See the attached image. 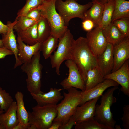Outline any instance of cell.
<instances>
[{
  "mask_svg": "<svg viewBox=\"0 0 129 129\" xmlns=\"http://www.w3.org/2000/svg\"><path fill=\"white\" fill-rule=\"evenodd\" d=\"M40 51L38 52L29 62L22 64L21 67L22 71L27 75L26 80L27 88L30 94L43 92L41 90L43 66L40 62Z\"/></svg>",
  "mask_w": 129,
  "mask_h": 129,
  "instance_id": "4",
  "label": "cell"
},
{
  "mask_svg": "<svg viewBox=\"0 0 129 129\" xmlns=\"http://www.w3.org/2000/svg\"><path fill=\"white\" fill-rule=\"evenodd\" d=\"M123 113L121 119L122 125L125 129H129V105H124L123 108Z\"/></svg>",
  "mask_w": 129,
  "mask_h": 129,
  "instance_id": "34",
  "label": "cell"
},
{
  "mask_svg": "<svg viewBox=\"0 0 129 129\" xmlns=\"http://www.w3.org/2000/svg\"><path fill=\"white\" fill-rule=\"evenodd\" d=\"M0 129H4L3 127L0 125Z\"/></svg>",
  "mask_w": 129,
  "mask_h": 129,
  "instance_id": "45",
  "label": "cell"
},
{
  "mask_svg": "<svg viewBox=\"0 0 129 129\" xmlns=\"http://www.w3.org/2000/svg\"><path fill=\"white\" fill-rule=\"evenodd\" d=\"M56 0H43L37 8L40 11L41 16L46 18L51 29V35L59 39L61 38L68 29L55 7Z\"/></svg>",
  "mask_w": 129,
  "mask_h": 129,
  "instance_id": "3",
  "label": "cell"
},
{
  "mask_svg": "<svg viewBox=\"0 0 129 129\" xmlns=\"http://www.w3.org/2000/svg\"><path fill=\"white\" fill-rule=\"evenodd\" d=\"M115 129H121V128L119 125H116L114 126Z\"/></svg>",
  "mask_w": 129,
  "mask_h": 129,
  "instance_id": "43",
  "label": "cell"
},
{
  "mask_svg": "<svg viewBox=\"0 0 129 129\" xmlns=\"http://www.w3.org/2000/svg\"><path fill=\"white\" fill-rule=\"evenodd\" d=\"M56 105H37L32 107V112L28 111L29 124L34 125L37 129H48L57 115Z\"/></svg>",
  "mask_w": 129,
  "mask_h": 129,
  "instance_id": "6",
  "label": "cell"
},
{
  "mask_svg": "<svg viewBox=\"0 0 129 129\" xmlns=\"http://www.w3.org/2000/svg\"><path fill=\"white\" fill-rule=\"evenodd\" d=\"M75 0L76 1H79V0ZM91 1H93V0H91Z\"/></svg>",
  "mask_w": 129,
  "mask_h": 129,
  "instance_id": "47",
  "label": "cell"
},
{
  "mask_svg": "<svg viewBox=\"0 0 129 129\" xmlns=\"http://www.w3.org/2000/svg\"><path fill=\"white\" fill-rule=\"evenodd\" d=\"M103 4H104L106 3L108 0H97Z\"/></svg>",
  "mask_w": 129,
  "mask_h": 129,
  "instance_id": "42",
  "label": "cell"
},
{
  "mask_svg": "<svg viewBox=\"0 0 129 129\" xmlns=\"http://www.w3.org/2000/svg\"><path fill=\"white\" fill-rule=\"evenodd\" d=\"M37 22L24 30L17 32V35L22 41L27 45H32L38 42Z\"/></svg>",
  "mask_w": 129,
  "mask_h": 129,
  "instance_id": "24",
  "label": "cell"
},
{
  "mask_svg": "<svg viewBox=\"0 0 129 129\" xmlns=\"http://www.w3.org/2000/svg\"><path fill=\"white\" fill-rule=\"evenodd\" d=\"M82 27L84 30L87 32L91 30L95 27L94 22L88 19H85L82 21Z\"/></svg>",
  "mask_w": 129,
  "mask_h": 129,
  "instance_id": "36",
  "label": "cell"
},
{
  "mask_svg": "<svg viewBox=\"0 0 129 129\" xmlns=\"http://www.w3.org/2000/svg\"><path fill=\"white\" fill-rule=\"evenodd\" d=\"M119 85L113 80L105 79L102 82L89 90L86 91H82V99L80 105L88 101L100 97L104 91L108 88L111 87L118 86Z\"/></svg>",
  "mask_w": 129,
  "mask_h": 129,
  "instance_id": "16",
  "label": "cell"
},
{
  "mask_svg": "<svg viewBox=\"0 0 129 129\" xmlns=\"http://www.w3.org/2000/svg\"><path fill=\"white\" fill-rule=\"evenodd\" d=\"M43 0H26L24 5L18 12L16 17L24 16L32 10L37 8L41 4Z\"/></svg>",
  "mask_w": 129,
  "mask_h": 129,
  "instance_id": "32",
  "label": "cell"
},
{
  "mask_svg": "<svg viewBox=\"0 0 129 129\" xmlns=\"http://www.w3.org/2000/svg\"><path fill=\"white\" fill-rule=\"evenodd\" d=\"M3 47L2 41V39H0V48Z\"/></svg>",
  "mask_w": 129,
  "mask_h": 129,
  "instance_id": "44",
  "label": "cell"
},
{
  "mask_svg": "<svg viewBox=\"0 0 129 129\" xmlns=\"http://www.w3.org/2000/svg\"><path fill=\"white\" fill-rule=\"evenodd\" d=\"M118 86L113 87L101 96L100 104H96L94 118L99 123L115 129L116 123L114 119L111 110V106L116 103L117 99L113 96Z\"/></svg>",
  "mask_w": 129,
  "mask_h": 129,
  "instance_id": "5",
  "label": "cell"
},
{
  "mask_svg": "<svg viewBox=\"0 0 129 129\" xmlns=\"http://www.w3.org/2000/svg\"><path fill=\"white\" fill-rule=\"evenodd\" d=\"M23 16L37 21H38L42 16L40 10L37 8L32 10Z\"/></svg>",
  "mask_w": 129,
  "mask_h": 129,
  "instance_id": "35",
  "label": "cell"
},
{
  "mask_svg": "<svg viewBox=\"0 0 129 129\" xmlns=\"http://www.w3.org/2000/svg\"><path fill=\"white\" fill-rule=\"evenodd\" d=\"M114 65L111 72L120 68L129 59V38L124 37L118 44L113 46Z\"/></svg>",
  "mask_w": 129,
  "mask_h": 129,
  "instance_id": "12",
  "label": "cell"
},
{
  "mask_svg": "<svg viewBox=\"0 0 129 129\" xmlns=\"http://www.w3.org/2000/svg\"><path fill=\"white\" fill-rule=\"evenodd\" d=\"M65 64L69 69L68 77L60 83L63 89L67 90L74 87L84 91L85 89V83L83 80L76 64L72 60L68 59Z\"/></svg>",
  "mask_w": 129,
  "mask_h": 129,
  "instance_id": "9",
  "label": "cell"
},
{
  "mask_svg": "<svg viewBox=\"0 0 129 129\" xmlns=\"http://www.w3.org/2000/svg\"><path fill=\"white\" fill-rule=\"evenodd\" d=\"M105 79L97 67L89 69L87 71L85 83V89L86 91L102 82Z\"/></svg>",
  "mask_w": 129,
  "mask_h": 129,
  "instance_id": "23",
  "label": "cell"
},
{
  "mask_svg": "<svg viewBox=\"0 0 129 129\" xmlns=\"http://www.w3.org/2000/svg\"><path fill=\"white\" fill-rule=\"evenodd\" d=\"M14 97L17 104L16 112L19 122L28 128L30 125L29 123L28 111L25 106L23 94L21 91H17Z\"/></svg>",
  "mask_w": 129,
  "mask_h": 129,
  "instance_id": "21",
  "label": "cell"
},
{
  "mask_svg": "<svg viewBox=\"0 0 129 129\" xmlns=\"http://www.w3.org/2000/svg\"><path fill=\"white\" fill-rule=\"evenodd\" d=\"M102 31L108 43L113 46L119 43L125 37L112 22L102 29Z\"/></svg>",
  "mask_w": 129,
  "mask_h": 129,
  "instance_id": "22",
  "label": "cell"
},
{
  "mask_svg": "<svg viewBox=\"0 0 129 129\" xmlns=\"http://www.w3.org/2000/svg\"><path fill=\"white\" fill-rule=\"evenodd\" d=\"M13 55V53L6 48L3 47L0 48V59L4 58L8 55Z\"/></svg>",
  "mask_w": 129,
  "mask_h": 129,
  "instance_id": "38",
  "label": "cell"
},
{
  "mask_svg": "<svg viewBox=\"0 0 129 129\" xmlns=\"http://www.w3.org/2000/svg\"><path fill=\"white\" fill-rule=\"evenodd\" d=\"M16 110V102L14 101L6 111L0 114V125L4 129H13L19 123Z\"/></svg>",
  "mask_w": 129,
  "mask_h": 129,
  "instance_id": "19",
  "label": "cell"
},
{
  "mask_svg": "<svg viewBox=\"0 0 129 129\" xmlns=\"http://www.w3.org/2000/svg\"><path fill=\"white\" fill-rule=\"evenodd\" d=\"M115 5V0H108L107 2L104 4L102 18L98 26L103 29L112 22Z\"/></svg>",
  "mask_w": 129,
  "mask_h": 129,
  "instance_id": "27",
  "label": "cell"
},
{
  "mask_svg": "<svg viewBox=\"0 0 129 129\" xmlns=\"http://www.w3.org/2000/svg\"><path fill=\"white\" fill-rule=\"evenodd\" d=\"M17 21L16 19L13 22L9 21L7 22V24L8 27V30L6 34L2 35V39L3 47L12 51L15 56L16 62L14 69L22 65L18 59V44L13 29V27Z\"/></svg>",
  "mask_w": 129,
  "mask_h": 129,
  "instance_id": "13",
  "label": "cell"
},
{
  "mask_svg": "<svg viewBox=\"0 0 129 129\" xmlns=\"http://www.w3.org/2000/svg\"><path fill=\"white\" fill-rule=\"evenodd\" d=\"M77 124L75 118L72 116L68 122L65 124H62L59 129H71L74 125H75Z\"/></svg>",
  "mask_w": 129,
  "mask_h": 129,
  "instance_id": "37",
  "label": "cell"
},
{
  "mask_svg": "<svg viewBox=\"0 0 129 129\" xmlns=\"http://www.w3.org/2000/svg\"><path fill=\"white\" fill-rule=\"evenodd\" d=\"M63 89L51 88L48 92L38 94H30L36 102L37 105L43 106L49 104L57 105L63 98L61 91Z\"/></svg>",
  "mask_w": 129,
  "mask_h": 129,
  "instance_id": "15",
  "label": "cell"
},
{
  "mask_svg": "<svg viewBox=\"0 0 129 129\" xmlns=\"http://www.w3.org/2000/svg\"><path fill=\"white\" fill-rule=\"evenodd\" d=\"M28 127L19 123L16 125L13 128V129H27Z\"/></svg>",
  "mask_w": 129,
  "mask_h": 129,
  "instance_id": "41",
  "label": "cell"
},
{
  "mask_svg": "<svg viewBox=\"0 0 129 129\" xmlns=\"http://www.w3.org/2000/svg\"><path fill=\"white\" fill-rule=\"evenodd\" d=\"M8 26L3 24L0 20V34L4 35L6 34L8 30Z\"/></svg>",
  "mask_w": 129,
  "mask_h": 129,
  "instance_id": "39",
  "label": "cell"
},
{
  "mask_svg": "<svg viewBox=\"0 0 129 129\" xmlns=\"http://www.w3.org/2000/svg\"><path fill=\"white\" fill-rule=\"evenodd\" d=\"M59 39L51 35L41 43L40 50L45 59H47L52 55L57 47Z\"/></svg>",
  "mask_w": 129,
  "mask_h": 129,
  "instance_id": "26",
  "label": "cell"
},
{
  "mask_svg": "<svg viewBox=\"0 0 129 129\" xmlns=\"http://www.w3.org/2000/svg\"><path fill=\"white\" fill-rule=\"evenodd\" d=\"M112 22L125 37L129 38V18L117 19Z\"/></svg>",
  "mask_w": 129,
  "mask_h": 129,
  "instance_id": "33",
  "label": "cell"
},
{
  "mask_svg": "<svg viewBox=\"0 0 129 129\" xmlns=\"http://www.w3.org/2000/svg\"><path fill=\"white\" fill-rule=\"evenodd\" d=\"M38 42L42 43L51 35V29L46 19L42 16L38 20L37 24Z\"/></svg>",
  "mask_w": 129,
  "mask_h": 129,
  "instance_id": "28",
  "label": "cell"
},
{
  "mask_svg": "<svg viewBox=\"0 0 129 129\" xmlns=\"http://www.w3.org/2000/svg\"><path fill=\"white\" fill-rule=\"evenodd\" d=\"M69 59L76 64L85 83L88 70L97 67V57L90 49L86 37L81 36L76 40L73 39Z\"/></svg>",
  "mask_w": 129,
  "mask_h": 129,
  "instance_id": "1",
  "label": "cell"
},
{
  "mask_svg": "<svg viewBox=\"0 0 129 129\" xmlns=\"http://www.w3.org/2000/svg\"><path fill=\"white\" fill-rule=\"evenodd\" d=\"M113 47L112 45L108 43L103 52L97 57V68L104 77L110 73L113 69Z\"/></svg>",
  "mask_w": 129,
  "mask_h": 129,
  "instance_id": "14",
  "label": "cell"
},
{
  "mask_svg": "<svg viewBox=\"0 0 129 129\" xmlns=\"http://www.w3.org/2000/svg\"><path fill=\"white\" fill-rule=\"evenodd\" d=\"M86 38L90 49L96 57L103 52L108 44L103 35L102 28L99 26L87 32Z\"/></svg>",
  "mask_w": 129,
  "mask_h": 129,
  "instance_id": "10",
  "label": "cell"
},
{
  "mask_svg": "<svg viewBox=\"0 0 129 129\" xmlns=\"http://www.w3.org/2000/svg\"><path fill=\"white\" fill-rule=\"evenodd\" d=\"M100 97L88 101L76 108L72 116L77 124L94 118L96 103Z\"/></svg>",
  "mask_w": 129,
  "mask_h": 129,
  "instance_id": "17",
  "label": "cell"
},
{
  "mask_svg": "<svg viewBox=\"0 0 129 129\" xmlns=\"http://www.w3.org/2000/svg\"><path fill=\"white\" fill-rule=\"evenodd\" d=\"M13 101L9 94L0 87V110L5 112Z\"/></svg>",
  "mask_w": 129,
  "mask_h": 129,
  "instance_id": "31",
  "label": "cell"
},
{
  "mask_svg": "<svg viewBox=\"0 0 129 129\" xmlns=\"http://www.w3.org/2000/svg\"><path fill=\"white\" fill-rule=\"evenodd\" d=\"M17 22L13 27V29L17 32L24 30L38 22L24 16L16 17Z\"/></svg>",
  "mask_w": 129,
  "mask_h": 129,
  "instance_id": "30",
  "label": "cell"
},
{
  "mask_svg": "<svg viewBox=\"0 0 129 129\" xmlns=\"http://www.w3.org/2000/svg\"><path fill=\"white\" fill-rule=\"evenodd\" d=\"M92 4V1L82 5L75 0H56L55 7L65 25L68 26L70 21L73 18H79L82 21L84 20L85 13Z\"/></svg>",
  "mask_w": 129,
  "mask_h": 129,
  "instance_id": "7",
  "label": "cell"
},
{
  "mask_svg": "<svg viewBox=\"0 0 129 129\" xmlns=\"http://www.w3.org/2000/svg\"><path fill=\"white\" fill-rule=\"evenodd\" d=\"M73 36L68 29L64 35L59 39L57 48L50 57L52 67L56 69L57 75H60V68L62 63L70 59V51Z\"/></svg>",
  "mask_w": 129,
  "mask_h": 129,
  "instance_id": "8",
  "label": "cell"
},
{
  "mask_svg": "<svg viewBox=\"0 0 129 129\" xmlns=\"http://www.w3.org/2000/svg\"><path fill=\"white\" fill-rule=\"evenodd\" d=\"M4 112V111L0 110V114Z\"/></svg>",
  "mask_w": 129,
  "mask_h": 129,
  "instance_id": "46",
  "label": "cell"
},
{
  "mask_svg": "<svg viewBox=\"0 0 129 129\" xmlns=\"http://www.w3.org/2000/svg\"><path fill=\"white\" fill-rule=\"evenodd\" d=\"M75 129H112L111 128L101 123L94 118L77 123Z\"/></svg>",
  "mask_w": 129,
  "mask_h": 129,
  "instance_id": "29",
  "label": "cell"
},
{
  "mask_svg": "<svg viewBox=\"0 0 129 129\" xmlns=\"http://www.w3.org/2000/svg\"><path fill=\"white\" fill-rule=\"evenodd\" d=\"M63 92L64 99L56 105L57 115L54 121L61 122L65 124L74 114L76 108L80 105L82 98V91L74 87Z\"/></svg>",
  "mask_w": 129,
  "mask_h": 129,
  "instance_id": "2",
  "label": "cell"
},
{
  "mask_svg": "<svg viewBox=\"0 0 129 129\" xmlns=\"http://www.w3.org/2000/svg\"><path fill=\"white\" fill-rule=\"evenodd\" d=\"M115 7L112 22L117 19L129 18V1L125 0H115Z\"/></svg>",
  "mask_w": 129,
  "mask_h": 129,
  "instance_id": "25",
  "label": "cell"
},
{
  "mask_svg": "<svg viewBox=\"0 0 129 129\" xmlns=\"http://www.w3.org/2000/svg\"><path fill=\"white\" fill-rule=\"evenodd\" d=\"M62 124L61 122L53 121L48 129H59Z\"/></svg>",
  "mask_w": 129,
  "mask_h": 129,
  "instance_id": "40",
  "label": "cell"
},
{
  "mask_svg": "<svg viewBox=\"0 0 129 129\" xmlns=\"http://www.w3.org/2000/svg\"><path fill=\"white\" fill-rule=\"evenodd\" d=\"M104 79L113 80L121 86V91L129 96V60L117 70L104 76Z\"/></svg>",
  "mask_w": 129,
  "mask_h": 129,
  "instance_id": "11",
  "label": "cell"
},
{
  "mask_svg": "<svg viewBox=\"0 0 129 129\" xmlns=\"http://www.w3.org/2000/svg\"><path fill=\"white\" fill-rule=\"evenodd\" d=\"M92 2V6L84 13V19H88L92 21L94 23L96 27L98 26L101 20L104 4L97 0H94Z\"/></svg>",
  "mask_w": 129,
  "mask_h": 129,
  "instance_id": "20",
  "label": "cell"
},
{
  "mask_svg": "<svg viewBox=\"0 0 129 129\" xmlns=\"http://www.w3.org/2000/svg\"><path fill=\"white\" fill-rule=\"evenodd\" d=\"M18 59L22 64L29 62L33 56L40 50L41 43L38 42L32 45H26L18 35Z\"/></svg>",
  "mask_w": 129,
  "mask_h": 129,
  "instance_id": "18",
  "label": "cell"
}]
</instances>
